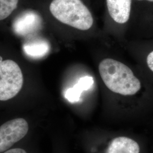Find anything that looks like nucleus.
<instances>
[{"mask_svg":"<svg viewBox=\"0 0 153 153\" xmlns=\"http://www.w3.org/2000/svg\"><path fill=\"white\" fill-rule=\"evenodd\" d=\"M19 0H0V20L9 16L17 7Z\"/></svg>","mask_w":153,"mask_h":153,"instance_id":"nucleus-10","label":"nucleus"},{"mask_svg":"<svg viewBox=\"0 0 153 153\" xmlns=\"http://www.w3.org/2000/svg\"><path fill=\"white\" fill-rule=\"evenodd\" d=\"M141 148L134 140L126 136L114 138L108 145L105 153H140Z\"/></svg>","mask_w":153,"mask_h":153,"instance_id":"nucleus-7","label":"nucleus"},{"mask_svg":"<svg viewBox=\"0 0 153 153\" xmlns=\"http://www.w3.org/2000/svg\"><path fill=\"white\" fill-rule=\"evenodd\" d=\"M131 0H107L111 17L118 23L124 24L129 19Z\"/></svg>","mask_w":153,"mask_h":153,"instance_id":"nucleus-6","label":"nucleus"},{"mask_svg":"<svg viewBox=\"0 0 153 153\" xmlns=\"http://www.w3.org/2000/svg\"><path fill=\"white\" fill-rule=\"evenodd\" d=\"M50 47L48 42L44 40H36L27 43L23 45L26 55L33 58H40L47 55Z\"/></svg>","mask_w":153,"mask_h":153,"instance_id":"nucleus-9","label":"nucleus"},{"mask_svg":"<svg viewBox=\"0 0 153 153\" xmlns=\"http://www.w3.org/2000/svg\"><path fill=\"white\" fill-rule=\"evenodd\" d=\"M4 153H27L26 152L21 148H16V149H12L6 150Z\"/></svg>","mask_w":153,"mask_h":153,"instance_id":"nucleus-12","label":"nucleus"},{"mask_svg":"<svg viewBox=\"0 0 153 153\" xmlns=\"http://www.w3.org/2000/svg\"><path fill=\"white\" fill-rule=\"evenodd\" d=\"M49 10L59 21L78 30H88L93 26L92 14L81 0H53Z\"/></svg>","mask_w":153,"mask_h":153,"instance_id":"nucleus-2","label":"nucleus"},{"mask_svg":"<svg viewBox=\"0 0 153 153\" xmlns=\"http://www.w3.org/2000/svg\"><path fill=\"white\" fill-rule=\"evenodd\" d=\"M27 121L16 118L6 121L0 127V152L3 153L25 137L28 131Z\"/></svg>","mask_w":153,"mask_h":153,"instance_id":"nucleus-4","label":"nucleus"},{"mask_svg":"<svg viewBox=\"0 0 153 153\" xmlns=\"http://www.w3.org/2000/svg\"><path fill=\"white\" fill-rule=\"evenodd\" d=\"M23 76L19 65L11 60L0 62V100L13 98L21 91Z\"/></svg>","mask_w":153,"mask_h":153,"instance_id":"nucleus-3","label":"nucleus"},{"mask_svg":"<svg viewBox=\"0 0 153 153\" xmlns=\"http://www.w3.org/2000/svg\"><path fill=\"white\" fill-rule=\"evenodd\" d=\"M147 64L149 69L153 72V51L151 52L147 57Z\"/></svg>","mask_w":153,"mask_h":153,"instance_id":"nucleus-11","label":"nucleus"},{"mask_svg":"<svg viewBox=\"0 0 153 153\" xmlns=\"http://www.w3.org/2000/svg\"><path fill=\"white\" fill-rule=\"evenodd\" d=\"M93 84L94 79L92 76H83L73 88H69L66 90V99L71 103L78 102L82 92L90 89L92 87Z\"/></svg>","mask_w":153,"mask_h":153,"instance_id":"nucleus-8","label":"nucleus"},{"mask_svg":"<svg viewBox=\"0 0 153 153\" xmlns=\"http://www.w3.org/2000/svg\"><path fill=\"white\" fill-rule=\"evenodd\" d=\"M99 71L105 85L114 93L132 96L141 90L140 80L128 66L120 61L104 59L99 65Z\"/></svg>","mask_w":153,"mask_h":153,"instance_id":"nucleus-1","label":"nucleus"},{"mask_svg":"<svg viewBox=\"0 0 153 153\" xmlns=\"http://www.w3.org/2000/svg\"><path fill=\"white\" fill-rule=\"evenodd\" d=\"M138 1H148L150 2H153V0H138Z\"/></svg>","mask_w":153,"mask_h":153,"instance_id":"nucleus-13","label":"nucleus"},{"mask_svg":"<svg viewBox=\"0 0 153 153\" xmlns=\"http://www.w3.org/2000/svg\"><path fill=\"white\" fill-rule=\"evenodd\" d=\"M42 24L43 19L38 12L27 9L16 16L12 27L16 35L26 36L38 31Z\"/></svg>","mask_w":153,"mask_h":153,"instance_id":"nucleus-5","label":"nucleus"}]
</instances>
